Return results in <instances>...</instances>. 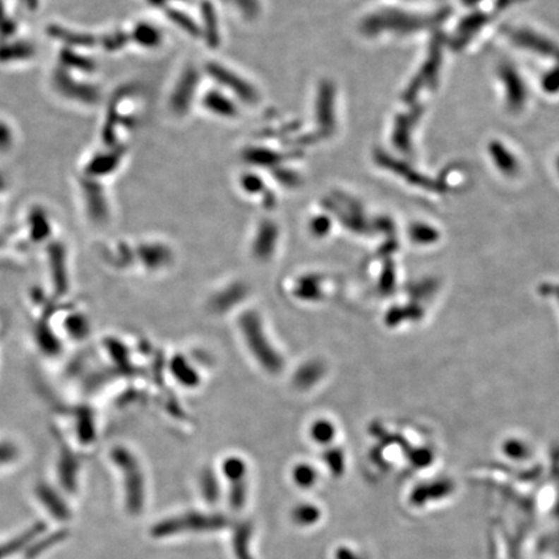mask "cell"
Here are the masks:
<instances>
[{
    "mask_svg": "<svg viewBox=\"0 0 559 559\" xmlns=\"http://www.w3.org/2000/svg\"><path fill=\"white\" fill-rule=\"evenodd\" d=\"M491 155L500 170L504 171L506 174H514L518 170L515 158L500 143H492Z\"/></svg>",
    "mask_w": 559,
    "mask_h": 559,
    "instance_id": "52a82bcc",
    "label": "cell"
},
{
    "mask_svg": "<svg viewBox=\"0 0 559 559\" xmlns=\"http://www.w3.org/2000/svg\"><path fill=\"white\" fill-rule=\"evenodd\" d=\"M543 88L548 92L554 93L557 92L559 90V68L557 69L551 70V73H548L545 78H543Z\"/></svg>",
    "mask_w": 559,
    "mask_h": 559,
    "instance_id": "30bf717a",
    "label": "cell"
},
{
    "mask_svg": "<svg viewBox=\"0 0 559 559\" xmlns=\"http://www.w3.org/2000/svg\"><path fill=\"white\" fill-rule=\"evenodd\" d=\"M295 479L298 481V483H299L301 486H308L310 483L312 484V481L315 479V475H313L312 469H308V467H299L298 471L295 473Z\"/></svg>",
    "mask_w": 559,
    "mask_h": 559,
    "instance_id": "8fae6325",
    "label": "cell"
},
{
    "mask_svg": "<svg viewBox=\"0 0 559 559\" xmlns=\"http://www.w3.org/2000/svg\"><path fill=\"white\" fill-rule=\"evenodd\" d=\"M225 474H227V476H229V478H236V479H239L240 476H242V473H244V466L241 465L240 461H228L224 466Z\"/></svg>",
    "mask_w": 559,
    "mask_h": 559,
    "instance_id": "7c38bea8",
    "label": "cell"
},
{
    "mask_svg": "<svg viewBox=\"0 0 559 559\" xmlns=\"http://www.w3.org/2000/svg\"><path fill=\"white\" fill-rule=\"evenodd\" d=\"M318 509H315L313 506H301L294 512L295 520L302 524L313 523L315 520L318 519Z\"/></svg>",
    "mask_w": 559,
    "mask_h": 559,
    "instance_id": "9c48e42d",
    "label": "cell"
},
{
    "mask_svg": "<svg viewBox=\"0 0 559 559\" xmlns=\"http://www.w3.org/2000/svg\"><path fill=\"white\" fill-rule=\"evenodd\" d=\"M43 527H44L43 524H35L28 531H25L23 535L17 536L13 540L7 543H0V559H6L9 555H13L16 553L23 551V548H28L35 540V537L42 535Z\"/></svg>",
    "mask_w": 559,
    "mask_h": 559,
    "instance_id": "8992f818",
    "label": "cell"
},
{
    "mask_svg": "<svg viewBox=\"0 0 559 559\" xmlns=\"http://www.w3.org/2000/svg\"><path fill=\"white\" fill-rule=\"evenodd\" d=\"M113 456L124 473L127 510L131 514H139L144 506V479L139 465L124 450L116 452Z\"/></svg>",
    "mask_w": 559,
    "mask_h": 559,
    "instance_id": "6da1fadb",
    "label": "cell"
},
{
    "mask_svg": "<svg viewBox=\"0 0 559 559\" xmlns=\"http://www.w3.org/2000/svg\"><path fill=\"white\" fill-rule=\"evenodd\" d=\"M558 164H559V163H558ZM558 167H559V166H558Z\"/></svg>",
    "mask_w": 559,
    "mask_h": 559,
    "instance_id": "4fadbf2b",
    "label": "cell"
},
{
    "mask_svg": "<svg viewBox=\"0 0 559 559\" xmlns=\"http://www.w3.org/2000/svg\"><path fill=\"white\" fill-rule=\"evenodd\" d=\"M37 496H38L39 501L44 506L47 512H49L54 519L60 520V522H66L70 519L71 512H70L69 507L56 491L49 488L48 486L42 484L37 489Z\"/></svg>",
    "mask_w": 559,
    "mask_h": 559,
    "instance_id": "5b68a950",
    "label": "cell"
},
{
    "mask_svg": "<svg viewBox=\"0 0 559 559\" xmlns=\"http://www.w3.org/2000/svg\"><path fill=\"white\" fill-rule=\"evenodd\" d=\"M62 537H64V534H54L49 537H43L42 541H35V543L31 546V549H29V557L31 558L38 557L42 553H44L51 545L60 543Z\"/></svg>",
    "mask_w": 559,
    "mask_h": 559,
    "instance_id": "ba28073f",
    "label": "cell"
},
{
    "mask_svg": "<svg viewBox=\"0 0 559 559\" xmlns=\"http://www.w3.org/2000/svg\"><path fill=\"white\" fill-rule=\"evenodd\" d=\"M224 524V519L217 515H202V514H186L178 517L176 519H167L160 522L152 529V534L157 537L175 535L188 531H208L217 529Z\"/></svg>",
    "mask_w": 559,
    "mask_h": 559,
    "instance_id": "7a4b0ae2",
    "label": "cell"
},
{
    "mask_svg": "<svg viewBox=\"0 0 559 559\" xmlns=\"http://www.w3.org/2000/svg\"><path fill=\"white\" fill-rule=\"evenodd\" d=\"M505 32L517 46L528 48L531 51H535L536 54L559 60V47L549 39L543 38V35L527 29L517 28H506Z\"/></svg>",
    "mask_w": 559,
    "mask_h": 559,
    "instance_id": "3957f363",
    "label": "cell"
},
{
    "mask_svg": "<svg viewBox=\"0 0 559 559\" xmlns=\"http://www.w3.org/2000/svg\"><path fill=\"white\" fill-rule=\"evenodd\" d=\"M500 77L503 79L505 87H506L509 108L512 110H519L524 105L526 97H527L526 87L523 85V80L520 79L519 74L510 64H503L500 66Z\"/></svg>",
    "mask_w": 559,
    "mask_h": 559,
    "instance_id": "277c9868",
    "label": "cell"
}]
</instances>
